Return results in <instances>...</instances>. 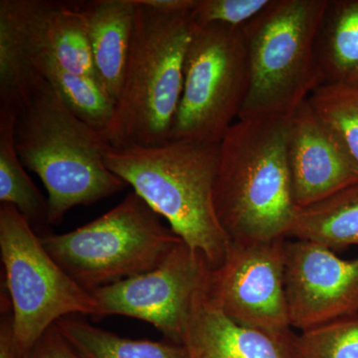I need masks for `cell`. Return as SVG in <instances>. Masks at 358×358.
Wrapping results in <instances>:
<instances>
[{"label": "cell", "mask_w": 358, "mask_h": 358, "mask_svg": "<svg viewBox=\"0 0 358 358\" xmlns=\"http://www.w3.org/2000/svg\"><path fill=\"white\" fill-rule=\"evenodd\" d=\"M96 79L117 103L136 23V0H96L84 2Z\"/></svg>", "instance_id": "obj_15"}, {"label": "cell", "mask_w": 358, "mask_h": 358, "mask_svg": "<svg viewBox=\"0 0 358 358\" xmlns=\"http://www.w3.org/2000/svg\"><path fill=\"white\" fill-rule=\"evenodd\" d=\"M55 324L82 358H188L185 346L173 341L122 338L74 315Z\"/></svg>", "instance_id": "obj_21"}, {"label": "cell", "mask_w": 358, "mask_h": 358, "mask_svg": "<svg viewBox=\"0 0 358 358\" xmlns=\"http://www.w3.org/2000/svg\"><path fill=\"white\" fill-rule=\"evenodd\" d=\"M24 358H82L59 331L55 324L49 327Z\"/></svg>", "instance_id": "obj_25"}, {"label": "cell", "mask_w": 358, "mask_h": 358, "mask_svg": "<svg viewBox=\"0 0 358 358\" xmlns=\"http://www.w3.org/2000/svg\"><path fill=\"white\" fill-rule=\"evenodd\" d=\"M249 90L242 28L197 27L185 66V83L169 141L218 145L239 119Z\"/></svg>", "instance_id": "obj_8"}, {"label": "cell", "mask_w": 358, "mask_h": 358, "mask_svg": "<svg viewBox=\"0 0 358 358\" xmlns=\"http://www.w3.org/2000/svg\"><path fill=\"white\" fill-rule=\"evenodd\" d=\"M285 286L293 329L308 331L358 315V257L339 258L320 245L285 241Z\"/></svg>", "instance_id": "obj_11"}, {"label": "cell", "mask_w": 358, "mask_h": 358, "mask_svg": "<svg viewBox=\"0 0 358 358\" xmlns=\"http://www.w3.org/2000/svg\"><path fill=\"white\" fill-rule=\"evenodd\" d=\"M136 23L114 119L110 147H157L169 134L185 83L186 54L196 31L192 11L169 13L136 0Z\"/></svg>", "instance_id": "obj_3"}, {"label": "cell", "mask_w": 358, "mask_h": 358, "mask_svg": "<svg viewBox=\"0 0 358 358\" xmlns=\"http://www.w3.org/2000/svg\"><path fill=\"white\" fill-rule=\"evenodd\" d=\"M287 150L298 208L358 183L357 164L308 101L289 117Z\"/></svg>", "instance_id": "obj_12"}, {"label": "cell", "mask_w": 358, "mask_h": 358, "mask_svg": "<svg viewBox=\"0 0 358 358\" xmlns=\"http://www.w3.org/2000/svg\"><path fill=\"white\" fill-rule=\"evenodd\" d=\"M47 1H0V108L20 113L43 87L35 67L43 50Z\"/></svg>", "instance_id": "obj_13"}, {"label": "cell", "mask_w": 358, "mask_h": 358, "mask_svg": "<svg viewBox=\"0 0 358 358\" xmlns=\"http://www.w3.org/2000/svg\"><path fill=\"white\" fill-rule=\"evenodd\" d=\"M230 320L207 298L197 296L181 345L188 358H294L292 341Z\"/></svg>", "instance_id": "obj_14"}, {"label": "cell", "mask_w": 358, "mask_h": 358, "mask_svg": "<svg viewBox=\"0 0 358 358\" xmlns=\"http://www.w3.org/2000/svg\"><path fill=\"white\" fill-rule=\"evenodd\" d=\"M286 239L231 241L206 289L209 301L233 322L282 338L294 334L285 286Z\"/></svg>", "instance_id": "obj_9"}, {"label": "cell", "mask_w": 358, "mask_h": 358, "mask_svg": "<svg viewBox=\"0 0 358 358\" xmlns=\"http://www.w3.org/2000/svg\"><path fill=\"white\" fill-rule=\"evenodd\" d=\"M358 167V88L320 85L308 99Z\"/></svg>", "instance_id": "obj_22"}, {"label": "cell", "mask_w": 358, "mask_h": 358, "mask_svg": "<svg viewBox=\"0 0 358 358\" xmlns=\"http://www.w3.org/2000/svg\"><path fill=\"white\" fill-rule=\"evenodd\" d=\"M39 238L52 259L91 293L159 267L181 240L134 192L82 227Z\"/></svg>", "instance_id": "obj_6"}, {"label": "cell", "mask_w": 358, "mask_h": 358, "mask_svg": "<svg viewBox=\"0 0 358 358\" xmlns=\"http://www.w3.org/2000/svg\"><path fill=\"white\" fill-rule=\"evenodd\" d=\"M288 237L320 245L334 253L358 246V183L298 208Z\"/></svg>", "instance_id": "obj_17"}, {"label": "cell", "mask_w": 358, "mask_h": 358, "mask_svg": "<svg viewBox=\"0 0 358 358\" xmlns=\"http://www.w3.org/2000/svg\"><path fill=\"white\" fill-rule=\"evenodd\" d=\"M272 0H196L192 10L196 27L218 24L243 28Z\"/></svg>", "instance_id": "obj_24"}, {"label": "cell", "mask_w": 358, "mask_h": 358, "mask_svg": "<svg viewBox=\"0 0 358 358\" xmlns=\"http://www.w3.org/2000/svg\"><path fill=\"white\" fill-rule=\"evenodd\" d=\"M289 117L239 119L219 143L214 203L230 241L288 237L298 211L287 150Z\"/></svg>", "instance_id": "obj_1"}, {"label": "cell", "mask_w": 358, "mask_h": 358, "mask_svg": "<svg viewBox=\"0 0 358 358\" xmlns=\"http://www.w3.org/2000/svg\"><path fill=\"white\" fill-rule=\"evenodd\" d=\"M327 4L272 0L242 28L249 90L239 119L289 117L320 86L315 45Z\"/></svg>", "instance_id": "obj_5"}, {"label": "cell", "mask_w": 358, "mask_h": 358, "mask_svg": "<svg viewBox=\"0 0 358 358\" xmlns=\"http://www.w3.org/2000/svg\"><path fill=\"white\" fill-rule=\"evenodd\" d=\"M210 271L204 256L180 240L159 267L94 291L95 319L124 315L145 320L169 341L181 345L197 296L206 291Z\"/></svg>", "instance_id": "obj_10"}, {"label": "cell", "mask_w": 358, "mask_h": 358, "mask_svg": "<svg viewBox=\"0 0 358 358\" xmlns=\"http://www.w3.org/2000/svg\"><path fill=\"white\" fill-rule=\"evenodd\" d=\"M218 145L169 141L157 147L115 148L105 152L108 169L134 192L211 268L223 263L230 239L214 203Z\"/></svg>", "instance_id": "obj_2"}, {"label": "cell", "mask_w": 358, "mask_h": 358, "mask_svg": "<svg viewBox=\"0 0 358 358\" xmlns=\"http://www.w3.org/2000/svg\"><path fill=\"white\" fill-rule=\"evenodd\" d=\"M0 251L20 358L58 320L77 313L96 317L93 294L52 259L13 205L0 204Z\"/></svg>", "instance_id": "obj_7"}, {"label": "cell", "mask_w": 358, "mask_h": 358, "mask_svg": "<svg viewBox=\"0 0 358 358\" xmlns=\"http://www.w3.org/2000/svg\"><path fill=\"white\" fill-rule=\"evenodd\" d=\"M15 145L23 166L46 187L50 224L128 185L108 169L110 145L102 134L73 115L47 82L17 114Z\"/></svg>", "instance_id": "obj_4"}, {"label": "cell", "mask_w": 358, "mask_h": 358, "mask_svg": "<svg viewBox=\"0 0 358 358\" xmlns=\"http://www.w3.org/2000/svg\"><path fill=\"white\" fill-rule=\"evenodd\" d=\"M0 358H20L15 334H14L13 306L6 289L1 296V319H0Z\"/></svg>", "instance_id": "obj_26"}, {"label": "cell", "mask_w": 358, "mask_h": 358, "mask_svg": "<svg viewBox=\"0 0 358 358\" xmlns=\"http://www.w3.org/2000/svg\"><path fill=\"white\" fill-rule=\"evenodd\" d=\"M17 113L0 108V202L13 205L33 229L49 223L48 201L25 171L15 145Z\"/></svg>", "instance_id": "obj_19"}, {"label": "cell", "mask_w": 358, "mask_h": 358, "mask_svg": "<svg viewBox=\"0 0 358 358\" xmlns=\"http://www.w3.org/2000/svg\"><path fill=\"white\" fill-rule=\"evenodd\" d=\"M315 51L320 85L358 88V0H327Z\"/></svg>", "instance_id": "obj_16"}, {"label": "cell", "mask_w": 358, "mask_h": 358, "mask_svg": "<svg viewBox=\"0 0 358 358\" xmlns=\"http://www.w3.org/2000/svg\"><path fill=\"white\" fill-rule=\"evenodd\" d=\"M35 67L66 108L103 136L114 119L115 102L101 84L94 78L62 69L44 49L37 56Z\"/></svg>", "instance_id": "obj_20"}, {"label": "cell", "mask_w": 358, "mask_h": 358, "mask_svg": "<svg viewBox=\"0 0 358 358\" xmlns=\"http://www.w3.org/2000/svg\"><path fill=\"white\" fill-rule=\"evenodd\" d=\"M141 3L169 13L192 11L196 0H140Z\"/></svg>", "instance_id": "obj_27"}, {"label": "cell", "mask_w": 358, "mask_h": 358, "mask_svg": "<svg viewBox=\"0 0 358 358\" xmlns=\"http://www.w3.org/2000/svg\"><path fill=\"white\" fill-rule=\"evenodd\" d=\"M294 358H358V315L294 334Z\"/></svg>", "instance_id": "obj_23"}, {"label": "cell", "mask_w": 358, "mask_h": 358, "mask_svg": "<svg viewBox=\"0 0 358 358\" xmlns=\"http://www.w3.org/2000/svg\"><path fill=\"white\" fill-rule=\"evenodd\" d=\"M42 40L62 69L98 81L83 3L47 1Z\"/></svg>", "instance_id": "obj_18"}]
</instances>
